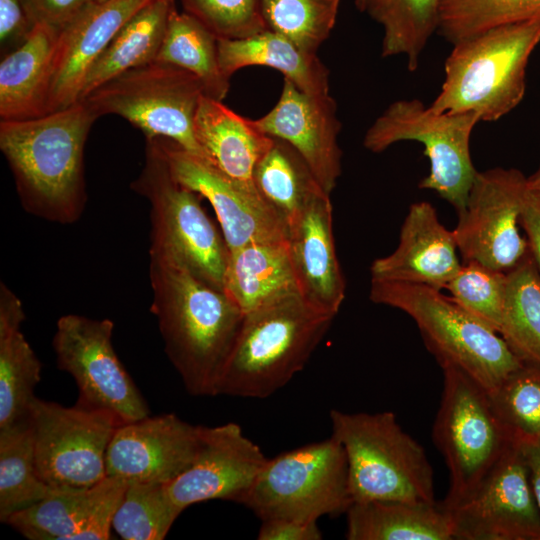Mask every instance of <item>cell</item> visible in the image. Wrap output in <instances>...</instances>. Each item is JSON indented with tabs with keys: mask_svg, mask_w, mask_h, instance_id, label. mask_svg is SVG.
<instances>
[{
	"mask_svg": "<svg viewBox=\"0 0 540 540\" xmlns=\"http://www.w3.org/2000/svg\"><path fill=\"white\" fill-rule=\"evenodd\" d=\"M113 329L110 319L67 314L57 321L52 346L58 368L76 382L77 403L108 410L127 423L150 410L113 348Z\"/></svg>",
	"mask_w": 540,
	"mask_h": 540,
	"instance_id": "cell-13",
	"label": "cell"
},
{
	"mask_svg": "<svg viewBox=\"0 0 540 540\" xmlns=\"http://www.w3.org/2000/svg\"><path fill=\"white\" fill-rule=\"evenodd\" d=\"M456 540H540L529 469L512 441L472 494L449 510Z\"/></svg>",
	"mask_w": 540,
	"mask_h": 540,
	"instance_id": "cell-15",
	"label": "cell"
},
{
	"mask_svg": "<svg viewBox=\"0 0 540 540\" xmlns=\"http://www.w3.org/2000/svg\"><path fill=\"white\" fill-rule=\"evenodd\" d=\"M203 427L174 413L146 416L116 429L106 453L107 476L166 484L195 459Z\"/></svg>",
	"mask_w": 540,
	"mask_h": 540,
	"instance_id": "cell-18",
	"label": "cell"
},
{
	"mask_svg": "<svg viewBox=\"0 0 540 540\" xmlns=\"http://www.w3.org/2000/svg\"><path fill=\"white\" fill-rule=\"evenodd\" d=\"M108 0H23L35 24L59 32L77 17Z\"/></svg>",
	"mask_w": 540,
	"mask_h": 540,
	"instance_id": "cell-43",
	"label": "cell"
},
{
	"mask_svg": "<svg viewBox=\"0 0 540 540\" xmlns=\"http://www.w3.org/2000/svg\"><path fill=\"white\" fill-rule=\"evenodd\" d=\"M366 0H355V5L360 12L365 10Z\"/></svg>",
	"mask_w": 540,
	"mask_h": 540,
	"instance_id": "cell-49",
	"label": "cell"
},
{
	"mask_svg": "<svg viewBox=\"0 0 540 540\" xmlns=\"http://www.w3.org/2000/svg\"><path fill=\"white\" fill-rule=\"evenodd\" d=\"M527 181L529 187L540 192V168L534 174L528 177Z\"/></svg>",
	"mask_w": 540,
	"mask_h": 540,
	"instance_id": "cell-48",
	"label": "cell"
},
{
	"mask_svg": "<svg viewBox=\"0 0 540 540\" xmlns=\"http://www.w3.org/2000/svg\"><path fill=\"white\" fill-rule=\"evenodd\" d=\"M540 43V19L496 27L453 44L432 104L438 112L496 121L522 101L526 69Z\"/></svg>",
	"mask_w": 540,
	"mask_h": 540,
	"instance_id": "cell-4",
	"label": "cell"
},
{
	"mask_svg": "<svg viewBox=\"0 0 540 540\" xmlns=\"http://www.w3.org/2000/svg\"><path fill=\"white\" fill-rule=\"evenodd\" d=\"M128 481L113 476L104 479L102 496L83 526L71 537V540H107L110 539L115 513L123 499Z\"/></svg>",
	"mask_w": 540,
	"mask_h": 540,
	"instance_id": "cell-42",
	"label": "cell"
},
{
	"mask_svg": "<svg viewBox=\"0 0 540 540\" xmlns=\"http://www.w3.org/2000/svg\"><path fill=\"white\" fill-rule=\"evenodd\" d=\"M58 33L36 24L19 47L2 57L1 121H22L47 114Z\"/></svg>",
	"mask_w": 540,
	"mask_h": 540,
	"instance_id": "cell-24",
	"label": "cell"
},
{
	"mask_svg": "<svg viewBox=\"0 0 540 540\" xmlns=\"http://www.w3.org/2000/svg\"><path fill=\"white\" fill-rule=\"evenodd\" d=\"M458 252L453 231L440 222L433 205L416 202L403 221L396 249L372 262L371 279L442 290L462 265Z\"/></svg>",
	"mask_w": 540,
	"mask_h": 540,
	"instance_id": "cell-21",
	"label": "cell"
},
{
	"mask_svg": "<svg viewBox=\"0 0 540 540\" xmlns=\"http://www.w3.org/2000/svg\"><path fill=\"white\" fill-rule=\"evenodd\" d=\"M104 479L87 488H56L5 523L30 540H71L99 502Z\"/></svg>",
	"mask_w": 540,
	"mask_h": 540,
	"instance_id": "cell-35",
	"label": "cell"
},
{
	"mask_svg": "<svg viewBox=\"0 0 540 540\" xmlns=\"http://www.w3.org/2000/svg\"><path fill=\"white\" fill-rule=\"evenodd\" d=\"M156 61L182 68L201 82L204 95L222 101L230 78L218 58V38L196 18L173 6Z\"/></svg>",
	"mask_w": 540,
	"mask_h": 540,
	"instance_id": "cell-30",
	"label": "cell"
},
{
	"mask_svg": "<svg viewBox=\"0 0 540 540\" xmlns=\"http://www.w3.org/2000/svg\"><path fill=\"white\" fill-rule=\"evenodd\" d=\"M37 470L55 488H87L106 476L109 443L123 424L112 412L36 396L29 407Z\"/></svg>",
	"mask_w": 540,
	"mask_h": 540,
	"instance_id": "cell-12",
	"label": "cell"
},
{
	"mask_svg": "<svg viewBox=\"0 0 540 540\" xmlns=\"http://www.w3.org/2000/svg\"><path fill=\"white\" fill-rule=\"evenodd\" d=\"M540 19V0H441L437 31L455 44L484 31Z\"/></svg>",
	"mask_w": 540,
	"mask_h": 540,
	"instance_id": "cell-36",
	"label": "cell"
},
{
	"mask_svg": "<svg viewBox=\"0 0 540 540\" xmlns=\"http://www.w3.org/2000/svg\"><path fill=\"white\" fill-rule=\"evenodd\" d=\"M268 30L317 54L333 30L340 0H261Z\"/></svg>",
	"mask_w": 540,
	"mask_h": 540,
	"instance_id": "cell-39",
	"label": "cell"
},
{
	"mask_svg": "<svg viewBox=\"0 0 540 540\" xmlns=\"http://www.w3.org/2000/svg\"><path fill=\"white\" fill-rule=\"evenodd\" d=\"M520 225L525 232L529 252L540 274V192L529 185L522 203Z\"/></svg>",
	"mask_w": 540,
	"mask_h": 540,
	"instance_id": "cell-46",
	"label": "cell"
},
{
	"mask_svg": "<svg viewBox=\"0 0 540 540\" xmlns=\"http://www.w3.org/2000/svg\"><path fill=\"white\" fill-rule=\"evenodd\" d=\"M98 117L82 101L41 117L0 122V150L30 214L76 222L86 205L84 148Z\"/></svg>",
	"mask_w": 540,
	"mask_h": 540,
	"instance_id": "cell-2",
	"label": "cell"
},
{
	"mask_svg": "<svg viewBox=\"0 0 540 540\" xmlns=\"http://www.w3.org/2000/svg\"><path fill=\"white\" fill-rule=\"evenodd\" d=\"M203 95L193 74L155 60L117 75L80 101L98 118L115 114L126 119L146 140L169 139L201 156L194 120Z\"/></svg>",
	"mask_w": 540,
	"mask_h": 540,
	"instance_id": "cell-11",
	"label": "cell"
},
{
	"mask_svg": "<svg viewBox=\"0 0 540 540\" xmlns=\"http://www.w3.org/2000/svg\"><path fill=\"white\" fill-rule=\"evenodd\" d=\"M352 503L346 454L331 436L268 458L243 505L260 520L317 522Z\"/></svg>",
	"mask_w": 540,
	"mask_h": 540,
	"instance_id": "cell-7",
	"label": "cell"
},
{
	"mask_svg": "<svg viewBox=\"0 0 540 540\" xmlns=\"http://www.w3.org/2000/svg\"><path fill=\"white\" fill-rule=\"evenodd\" d=\"M506 283L507 272L467 261L445 290L462 308L499 333Z\"/></svg>",
	"mask_w": 540,
	"mask_h": 540,
	"instance_id": "cell-40",
	"label": "cell"
},
{
	"mask_svg": "<svg viewBox=\"0 0 540 540\" xmlns=\"http://www.w3.org/2000/svg\"><path fill=\"white\" fill-rule=\"evenodd\" d=\"M478 122L474 113L438 112L419 99H401L375 119L363 145L381 153L401 141L423 144L430 169L419 187L436 192L460 214L478 172L470 153L471 134Z\"/></svg>",
	"mask_w": 540,
	"mask_h": 540,
	"instance_id": "cell-9",
	"label": "cell"
},
{
	"mask_svg": "<svg viewBox=\"0 0 540 540\" xmlns=\"http://www.w3.org/2000/svg\"><path fill=\"white\" fill-rule=\"evenodd\" d=\"M527 177L514 168L477 172L466 206L452 230L463 262L508 272L529 253L520 233Z\"/></svg>",
	"mask_w": 540,
	"mask_h": 540,
	"instance_id": "cell-14",
	"label": "cell"
},
{
	"mask_svg": "<svg viewBox=\"0 0 540 540\" xmlns=\"http://www.w3.org/2000/svg\"><path fill=\"white\" fill-rule=\"evenodd\" d=\"M499 334L523 364L540 367V274L530 252L507 272Z\"/></svg>",
	"mask_w": 540,
	"mask_h": 540,
	"instance_id": "cell-31",
	"label": "cell"
},
{
	"mask_svg": "<svg viewBox=\"0 0 540 540\" xmlns=\"http://www.w3.org/2000/svg\"><path fill=\"white\" fill-rule=\"evenodd\" d=\"M224 290L244 314L298 291L287 239L251 242L229 250Z\"/></svg>",
	"mask_w": 540,
	"mask_h": 540,
	"instance_id": "cell-28",
	"label": "cell"
},
{
	"mask_svg": "<svg viewBox=\"0 0 540 540\" xmlns=\"http://www.w3.org/2000/svg\"><path fill=\"white\" fill-rule=\"evenodd\" d=\"M345 514L348 540L453 539L451 514L442 501H357Z\"/></svg>",
	"mask_w": 540,
	"mask_h": 540,
	"instance_id": "cell-25",
	"label": "cell"
},
{
	"mask_svg": "<svg viewBox=\"0 0 540 540\" xmlns=\"http://www.w3.org/2000/svg\"><path fill=\"white\" fill-rule=\"evenodd\" d=\"M146 142L145 163L131 189L150 203L151 246L224 290L229 250L223 235L203 209L200 196L173 176L156 141Z\"/></svg>",
	"mask_w": 540,
	"mask_h": 540,
	"instance_id": "cell-10",
	"label": "cell"
},
{
	"mask_svg": "<svg viewBox=\"0 0 540 540\" xmlns=\"http://www.w3.org/2000/svg\"><path fill=\"white\" fill-rule=\"evenodd\" d=\"M151 0H108L86 11L58 33L47 114L78 102L95 61L123 25Z\"/></svg>",
	"mask_w": 540,
	"mask_h": 540,
	"instance_id": "cell-22",
	"label": "cell"
},
{
	"mask_svg": "<svg viewBox=\"0 0 540 540\" xmlns=\"http://www.w3.org/2000/svg\"><path fill=\"white\" fill-rule=\"evenodd\" d=\"M150 311L164 351L193 396L218 395L219 382L244 313L233 299L192 273L167 252L150 246Z\"/></svg>",
	"mask_w": 540,
	"mask_h": 540,
	"instance_id": "cell-1",
	"label": "cell"
},
{
	"mask_svg": "<svg viewBox=\"0 0 540 540\" xmlns=\"http://www.w3.org/2000/svg\"><path fill=\"white\" fill-rule=\"evenodd\" d=\"M179 183L208 200L228 250L251 242L287 239V224L259 194L255 185L235 181L204 157L172 140L154 138Z\"/></svg>",
	"mask_w": 540,
	"mask_h": 540,
	"instance_id": "cell-16",
	"label": "cell"
},
{
	"mask_svg": "<svg viewBox=\"0 0 540 540\" xmlns=\"http://www.w3.org/2000/svg\"><path fill=\"white\" fill-rule=\"evenodd\" d=\"M432 438L449 471L442 501L450 510L469 497L512 443L488 390L463 371L445 367Z\"/></svg>",
	"mask_w": 540,
	"mask_h": 540,
	"instance_id": "cell-8",
	"label": "cell"
},
{
	"mask_svg": "<svg viewBox=\"0 0 540 540\" xmlns=\"http://www.w3.org/2000/svg\"><path fill=\"white\" fill-rule=\"evenodd\" d=\"M287 250L301 297L334 318L345 299L346 282L336 252L329 193H318L290 220Z\"/></svg>",
	"mask_w": 540,
	"mask_h": 540,
	"instance_id": "cell-20",
	"label": "cell"
},
{
	"mask_svg": "<svg viewBox=\"0 0 540 540\" xmlns=\"http://www.w3.org/2000/svg\"><path fill=\"white\" fill-rule=\"evenodd\" d=\"M255 123L265 134L293 147L331 194L342 173V151L341 122L330 94L305 93L284 78L277 103Z\"/></svg>",
	"mask_w": 540,
	"mask_h": 540,
	"instance_id": "cell-19",
	"label": "cell"
},
{
	"mask_svg": "<svg viewBox=\"0 0 540 540\" xmlns=\"http://www.w3.org/2000/svg\"><path fill=\"white\" fill-rule=\"evenodd\" d=\"M333 319L310 306L298 291L245 313L218 395L271 396L305 367Z\"/></svg>",
	"mask_w": 540,
	"mask_h": 540,
	"instance_id": "cell-3",
	"label": "cell"
},
{
	"mask_svg": "<svg viewBox=\"0 0 540 540\" xmlns=\"http://www.w3.org/2000/svg\"><path fill=\"white\" fill-rule=\"evenodd\" d=\"M194 136L202 157L229 178L250 185L258 162L274 141L255 120L206 95L195 115Z\"/></svg>",
	"mask_w": 540,
	"mask_h": 540,
	"instance_id": "cell-23",
	"label": "cell"
},
{
	"mask_svg": "<svg viewBox=\"0 0 540 540\" xmlns=\"http://www.w3.org/2000/svg\"><path fill=\"white\" fill-rule=\"evenodd\" d=\"M267 459L239 424L204 426L195 459L165 488L181 511L208 500L243 504Z\"/></svg>",
	"mask_w": 540,
	"mask_h": 540,
	"instance_id": "cell-17",
	"label": "cell"
},
{
	"mask_svg": "<svg viewBox=\"0 0 540 540\" xmlns=\"http://www.w3.org/2000/svg\"><path fill=\"white\" fill-rule=\"evenodd\" d=\"M218 58L228 78L245 67L266 66L281 72L305 93L329 94V70L317 54L271 30L247 38L218 39Z\"/></svg>",
	"mask_w": 540,
	"mask_h": 540,
	"instance_id": "cell-27",
	"label": "cell"
},
{
	"mask_svg": "<svg viewBox=\"0 0 540 540\" xmlns=\"http://www.w3.org/2000/svg\"><path fill=\"white\" fill-rule=\"evenodd\" d=\"M488 393L510 438L540 446V367L524 364Z\"/></svg>",
	"mask_w": 540,
	"mask_h": 540,
	"instance_id": "cell-38",
	"label": "cell"
},
{
	"mask_svg": "<svg viewBox=\"0 0 540 540\" xmlns=\"http://www.w3.org/2000/svg\"><path fill=\"white\" fill-rule=\"evenodd\" d=\"M35 23L23 0H0V46L2 57L19 47L29 36Z\"/></svg>",
	"mask_w": 540,
	"mask_h": 540,
	"instance_id": "cell-44",
	"label": "cell"
},
{
	"mask_svg": "<svg viewBox=\"0 0 540 540\" xmlns=\"http://www.w3.org/2000/svg\"><path fill=\"white\" fill-rule=\"evenodd\" d=\"M259 540H320L322 533L317 522L274 518L261 520Z\"/></svg>",
	"mask_w": 540,
	"mask_h": 540,
	"instance_id": "cell-45",
	"label": "cell"
},
{
	"mask_svg": "<svg viewBox=\"0 0 540 540\" xmlns=\"http://www.w3.org/2000/svg\"><path fill=\"white\" fill-rule=\"evenodd\" d=\"M441 0H366L365 12L383 28L381 56H403L416 71L429 39L438 29Z\"/></svg>",
	"mask_w": 540,
	"mask_h": 540,
	"instance_id": "cell-34",
	"label": "cell"
},
{
	"mask_svg": "<svg viewBox=\"0 0 540 540\" xmlns=\"http://www.w3.org/2000/svg\"><path fill=\"white\" fill-rule=\"evenodd\" d=\"M369 298L409 315L442 369H459L488 391L524 365L497 331L441 290L371 279Z\"/></svg>",
	"mask_w": 540,
	"mask_h": 540,
	"instance_id": "cell-5",
	"label": "cell"
},
{
	"mask_svg": "<svg viewBox=\"0 0 540 540\" xmlns=\"http://www.w3.org/2000/svg\"><path fill=\"white\" fill-rule=\"evenodd\" d=\"M253 181L261 197L287 225L314 196L325 191L298 152L275 138L258 162Z\"/></svg>",
	"mask_w": 540,
	"mask_h": 540,
	"instance_id": "cell-33",
	"label": "cell"
},
{
	"mask_svg": "<svg viewBox=\"0 0 540 540\" xmlns=\"http://www.w3.org/2000/svg\"><path fill=\"white\" fill-rule=\"evenodd\" d=\"M174 5V1L151 0L137 11L88 71L78 101L117 75L155 61Z\"/></svg>",
	"mask_w": 540,
	"mask_h": 540,
	"instance_id": "cell-29",
	"label": "cell"
},
{
	"mask_svg": "<svg viewBox=\"0 0 540 540\" xmlns=\"http://www.w3.org/2000/svg\"><path fill=\"white\" fill-rule=\"evenodd\" d=\"M183 11L218 39L247 38L268 30L261 0H180Z\"/></svg>",
	"mask_w": 540,
	"mask_h": 540,
	"instance_id": "cell-41",
	"label": "cell"
},
{
	"mask_svg": "<svg viewBox=\"0 0 540 540\" xmlns=\"http://www.w3.org/2000/svg\"><path fill=\"white\" fill-rule=\"evenodd\" d=\"M24 319L20 299L1 282L0 429L28 419L41 377V363L21 332Z\"/></svg>",
	"mask_w": 540,
	"mask_h": 540,
	"instance_id": "cell-26",
	"label": "cell"
},
{
	"mask_svg": "<svg viewBox=\"0 0 540 540\" xmlns=\"http://www.w3.org/2000/svg\"><path fill=\"white\" fill-rule=\"evenodd\" d=\"M165 484L128 482L112 528L125 540H163L182 513Z\"/></svg>",
	"mask_w": 540,
	"mask_h": 540,
	"instance_id": "cell-37",
	"label": "cell"
},
{
	"mask_svg": "<svg viewBox=\"0 0 540 540\" xmlns=\"http://www.w3.org/2000/svg\"><path fill=\"white\" fill-rule=\"evenodd\" d=\"M529 469L530 481L540 512V446L518 443Z\"/></svg>",
	"mask_w": 540,
	"mask_h": 540,
	"instance_id": "cell-47",
	"label": "cell"
},
{
	"mask_svg": "<svg viewBox=\"0 0 540 540\" xmlns=\"http://www.w3.org/2000/svg\"><path fill=\"white\" fill-rule=\"evenodd\" d=\"M169 1H174V0H169Z\"/></svg>",
	"mask_w": 540,
	"mask_h": 540,
	"instance_id": "cell-50",
	"label": "cell"
},
{
	"mask_svg": "<svg viewBox=\"0 0 540 540\" xmlns=\"http://www.w3.org/2000/svg\"><path fill=\"white\" fill-rule=\"evenodd\" d=\"M332 435L343 446L353 502H433V469L424 448L391 411L348 413L332 409Z\"/></svg>",
	"mask_w": 540,
	"mask_h": 540,
	"instance_id": "cell-6",
	"label": "cell"
},
{
	"mask_svg": "<svg viewBox=\"0 0 540 540\" xmlns=\"http://www.w3.org/2000/svg\"><path fill=\"white\" fill-rule=\"evenodd\" d=\"M56 488L48 485L36 466L29 420L0 429V521L38 503Z\"/></svg>",
	"mask_w": 540,
	"mask_h": 540,
	"instance_id": "cell-32",
	"label": "cell"
}]
</instances>
